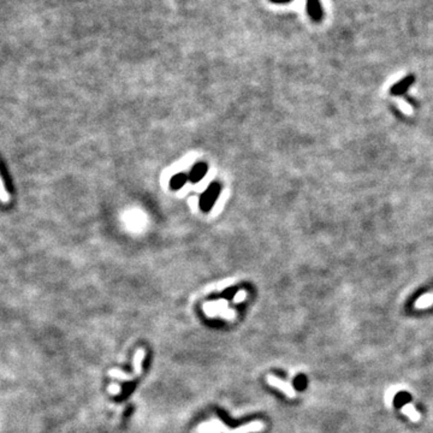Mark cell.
<instances>
[{
    "mask_svg": "<svg viewBox=\"0 0 433 433\" xmlns=\"http://www.w3.org/2000/svg\"><path fill=\"white\" fill-rule=\"evenodd\" d=\"M264 424L261 421H253L242 427L237 429H229L223 421L218 419H212L201 423L198 426V433H254L264 430Z\"/></svg>",
    "mask_w": 433,
    "mask_h": 433,
    "instance_id": "cell-1",
    "label": "cell"
},
{
    "mask_svg": "<svg viewBox=\"0 0 433 433\" xmlns=\"http://www.w3.org/2000/svg\"><path fill=\"white\" fill-rule=\"evenodd\" d=\"M245 296V292L244 291H242V292H238V294H236V296H235V300H233V302H239V301H242L243 300V297Z\"/></svg>",
    "mask_w": 433,
    "mask_h": 433,
    "instance_id": "cell-9",
    "label": "cell"
},
{
    "mask_svg": "<svg viewBox=\"0 0 433 433\" xmlns=\"http://www.w3.org/2000/svg\"><path fill=\"white\" fill-rule=\"evenodd\" d=\"M402 412L406 415H408L409 419L412 421H419L420 420V414L418 413L417 409L414 408L413 405H407L402 408Z\"/></svg>",
    "mask_w": 433,
    "mask_h": 433,
    "instance_id": "cell-6",
    "label": "cell"
},
{
    "mask_svg": "<svg viewBox=\"0 0 433 433\" xmlns=\"http://www.w3.org/2000/svg\"><path fill=\"white\" fill-rule=\"evenodd\" d=\"M266 380H267V383L271 386H273V388H277L279 389L280 391H283L289 399H294V397L296 396V393H295L294 388H292L291 384H289L288 382H284V380L277 378V377L274 376H267Z\"/></svg>",
    "mask_w": 433,
    "mask_h": 433,
    "instance_id": "cell-3",
    "label": "cell"
},
{
    "mask_svg": "<svg viewBox=\"0 0 433 433\" xmlns=\"http://www.w3.org/2000/svg\"><path fill=\"white\" fill-rule=\"evenodd\" d=\"M204 311L206 313L207 317H216V315H220L224 317L226 320H233L236 317V313L232 309L227 308L226 301L220 300L216 302H207L204 305Z\"/></svg>",
    "mask_w": 433,
    "mask_h": 433,
    "instance_id": "cell-2",
    "label": "cell"
},
{
    "mask_svg": "<svg viewBox=\"0 0 433 433\" xmlns=\"http://www.w3.org/2000/svg\"><path fill=\"white\" fill-rule=\"evenodd\" d=\"M146 356V350L143 349V348H140V349H137V352L134 354V358H133V367H134V376L139 377L142 374V362L143 360H145Z\"/></svg>",
    "mask_w": 433,
    "mask_h": 433,
    "instance_id": "cell-5",
    "label": "cell"
},
{
    "mask_svg": "<svg viewBox=\"0 0 433 433\" xmlns=\"http://www.w3.org/2000/svg\"><path fill=\"white\" fill-rule=\"evenodd\" d=\"M307 12L314 22H321L324 18V10L320 0H307Z\"/></svg>",
    "mask_w": 433,
    "mask_h": 433,
    "instance_id": "cell-4",
    "label": "cell"
},
{
    "mask_svg": "<svg viewBox=\"0 0 433 433\" xmlns=\"http://www.w3.org/2000/svg\"><path fill=\"white\" fill-rule=\"evenodd\" d=\"M271 2H273V4H288V2H291L292 0H270Z\"/></svg>",
    "mask_w": 433,
    "mask_h": 433,
    "instance_id": "cell-10",
    "label": "cell"
},
{
    "mask_svg": "<svg viewBox=\"0 0 433 433\" xmlns=\"http://www.w3.org/2000/svg\"><path fill=\"white\" fill-rule=\"evenodd\" d=\"M433 295H425L417 301V308H425V307L432 305Z\"/></svg>",
    "mask_w": 433,
    "mask_h": 433,
    "instance_id": "cell-7",
    "label": "cell"
},
{
    "mask_svg": "<svg viewBox=\"0 0 433 433\" xmlns=\"http://www.w3.org/2000/svg\"><path fill=\"white\" fill-rule=\"evenodd\" d=\"M108 393L112 394V395H119L121 394V386L118 384H116V383H112L110 386H108Z\"/></svg>",
    "mask_w": 433,
    "mask_h": 433,
    "instance_id": "cell-8",
    "label": "cell"
}]
</instances>
